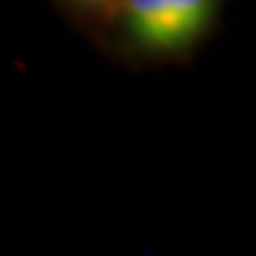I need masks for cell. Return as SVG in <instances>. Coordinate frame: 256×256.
Masks as SVG:
<instances>
[{
  "mask_svg": "<svg viewBox=\"0 0 256 256\" xmlns=\"http://www.w3.org/2000/svg\"><path fill=\"white\" fill-rule=\"evenodd\" d=\"M226 0H121L98 34L114 60L128 66L188 62L214 34Z\"/></svg>",
  "mask_w": 256,
  "mask_h": 256,
  "instance_id": "cell-1",
  "label": "cell"
},
{
  "mask_svg": "<svg viewBox=\"0 0 256 256\" xmlns=\"http://www.w3.org/2000/svg\"><path fill=\"white\" fill-rule=\"evenodd\" d=\"M119 2L121 0H52V5L64 17L83 28L90 38H98V34L112 19L114 10L119 8Z\"/></svg>",
  "mask_w": 256,
  "mask_h": 256,
  "instance_id": "cell-2",
  "label": "cell"
}]
</instances>
